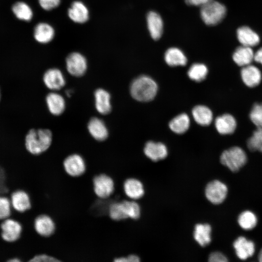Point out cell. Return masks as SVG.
<instances>
[{
  "label": "cell",
  "mask_w": 262,
  "mask_h": 262,
  "mask_svg": "<svg viewBox=\"0 0 262 262\" xmlns=\"http://www.w3.org/2000/svg\"><path fill=\"white\" fill-rule=\"evenodd\" d=\"M158 86L153 79L146 75L135 78L130 86V93L135 100L147 102L152 100L156 95Z\"/></svg>",
  "instance_id": "6da1fadb"
},
{
  "label": "cell",
  "mask_w": 262,
  "mask_h": 262,
  "mask_svg": "<svg viewBox=\"0 0 262 262\" xmlns=\"http://www.w3.org/2000/svg\"><path fill=\"white\" fill-rule=\"evenodd\" d=\"M52 137V133L49 130H31L26 136V148L33 155L40 154L49 148Z\"/></svg>",
  "instance_id": "7a4b0ae2"
},
{
  "label": "cell",
  "mask_w": 262,
  "mask_h": 262,
  "mask_svg": "<svg viewBox=\"0 0 262 262\" xmlns=\"http://www.w3.org/2000/svg\"><path fill=\"white\" fill-rule=\"evenodd\" d=\"M200 14L205 24L214 26L224 18L227 14V8L223 3L212 0L201 6Z\"/></svg>",
  "instance_id": "3957f363"
},
{
  "label": "cell",
  "mask_w": 262,
  "mask_h": 262,
  "mask_svg": "<svg viewBox=\"0 0 262 262\" xmlns=\"http://www.w3.org/2000/svg\"><path fill=\"white\" fill-rule=\"evenodd\" d=\"M220 161L230 171L236 172L246 164L247 156L242 148L234 146L223 151L220 155Z\"/></svg>",
  "instance_id": "277c9868"
},
{
  "label": "cell",
  "mask_w": 262,
  "mask_h": 262,
  "mask_svg": "<svg viewBox=\"0 0 262 262\" xmlns=\"http://www.w3.org/2000/svg\"><path fill=\"white\" fill-rule=\"evenodd\" d=\"M0 235L2 239L7 243H14L19 239L23 227L18 220L9 217L0 223Z\"/></svg>",
  "instance_id": "5b68a950"
},
{
  "label": "cell",
  "mask_w": 262,
  "mask_h": 262,
  "mask_svg": "<svg viewBox=\"0 0 262 262\" xmlns=\"http://www.w3.org/2000/svg\"><path fill=\"white\" fill-rule=\"evenodd\" d=\"M227 194V186L219 180H214L209 182L205 188L206 198L215 205L222 203L226 199Z\"/></svg>",
  "instance_id": "8992f818"
},
{
  "label": "cell",
  "mask_w": 262,
  "mask_h": 262,
  "mask_svg": "<svg viewBox=\"0 0 262 262\" xmlns=\"http://www.w3.org/2000/svg\"><path fill=\"white\" fill-rule=\"evenodd\" d=\"M93 184L95 194L100 198L105 199L109 197L115 190L113 180L104 174L95 176L93 180Z\"/></svg>",
  "instance_id": "52a82bcc"
},
{
  "label": "cell",
  "mask_w": 262,
  "mask_h": 262,
  "mask_svg": "<svg viewBox=\"0 0 262 262\" xmlns=\"http://www.w3.org/2000/svg\"><path fill=\"white\" fill-rule=\"evenodd\" d=\"M66 69L72 76H82L86 71L87 68L86 59L80 53L74 52L69 54L66 59Z\"/></svg>",
  "instance_id": "ba28073f"
},
{
  "label": "cell",
  "mask_w": 262,
  "mask_h": 262,
  "mask_svg": "<svg viewBox=\"0 0 262 262\" xmlns=\"http://www.w3.org/2000/svg\"><path fill=\"white\" fill-rule=\"evenodd\" d=\"M63 165L66 172L71 177H79L85 171L86 164L83 158L77 154H71L64 160Z\"/></svg>",
  "instance_id": "9c48e42d"
},
{
  "label": "cell",
  "mask_w": 262,
  "mask_h": 262,
  "mask_svg": "<svg viewBox=\"0 0 262 262\" xmlns=\"http://www.w3.org/2000/svg\"><path fill=\"white\" fill-rule=\"evenodd\" d=\"M10 199L12 209L17 213H25L31 208L30 197L24 190L18 189L13 191L10 195Z\"/></svg>",
  "instance_id": "30bf717a"
},
{
  "label": "cell",
  "mask_w": 262,
  "mask_h": 262,
  "mask_svg": "<svg viewBox=\"0 0 262 262\" xmlns=\"http://www.w3.org/2000/svg\"><path fill=\"white\" fill-rule=\"evenodd\" d=\"M240 75L244 83L250 88L258 86L262 79L260 70L257 66L251 64L242 67Z\"/></svg>",
  "instance_id": "8fae6325"
},
{
  "label": "cell",
  "mask_w": 262,
  "mask_h": 262,
  "mask_svg": "<svg viewBox=\"0 0 262 262\" xmlns=\"http://www.w3.org/2000/svg\"><path fill=\"white\" fill-rule=\"evenodd\" d=\"M233 246L237 256L242 260L251 257L255 252L254 242L244 236L238 237L233 242Z\"/></svg>",
  "instance_id": "7c38bea8"
},
{
  "label": "cell",
  "mask_w": 262,
  "mask_h": 262,
  "mask_svg": "<svg viewBox=\"0 0 262 262\" xmlns=\"http://www.w3.org/2000/svg\"><path fill=\"white\" fill-rule=\"evenodd\" d=\"M145 155L154 162L165 159L168 155L166 146L162 143L153 141L147 142L144 148Z\"/></svg>",
  "instance_id": "4fadbf2b"
},
{
  "label": "cell",
  "mask_w": 262,
  "mask_h": 262,
  "mask_svg": "<svg viewBox=\"0 0 262 262\" xmlns=\"http://www.w3.org/2000/svg\"><path fill=\"white\" fill-rule=\"evenodd\" d=\"M214 124L218 132L222 135L232 134L237 127L235 117L229 114H224L217 117Z\"/></svg>",
  "instance_id": "5bb4252c"
},
{
  "label": "cell",
  "mask_w": 262,
  "mask_h": 262,
  "mask_svg": "<svg viewBox=\"0 0 262 262\" xmlns=\"http://www.w3.org/2000/svg\"><path fill=\"white\" fill-rule=\"evenodd\" d=\"M33 226L35 231L43 237L50 236L55 229V225L53 219L46 214L38 216L34 221Z\"/></svg>",
  "instance_id": "9a60e30c"
},
{
  "label": "cell",
  "mask_w": 262,
  "mask_h": 262,
  "mask_svg": "<svg viewBox=\"0 0 262 262\" xmlns=\"http://www.w3.org/2000/svg\"><path fill=\"white\" fill-rule=\"evenodd\" d=\"M43 81L48 88L53 90L61 89L66 83L63 73L57 68H50L46 71L43 76Z\"/></svg>",
  "instance_id": "2e32d148"
},
{
  "label": "cell",
  "mask_w": 262,
  "mask_h": 262,
  "mask_svg": "<svg viewBox=\"0 0 262 262\" xmlns=\"http://www.w3.org/2000/svg\"><path fill=\"white\" fill-rule=\"evenodd\" d=\"M147 26L151 37L154 40L161 38L163 32L164 23L160 15L150 11L147 15Z\"/></svg>",
  "instance_id": "e0dca14e"
},
{
  "label": "cell",
  "mask_w": 262,
  "mask_h": 262,
  "mask_svg": "<svg viewBox=\"0 0 262 262\" xmlns=\"http://www.w3.org/2000/svg\"><path fill=\"white\" fill-rule=\"evenodd\" d=\"M68 16L73 22L82 24L88 20L89 13L87 7L83 2L75 1L68 10Z\"/></svg>",
  "instance_id": "ac0fdd59"
},
{
  "label": "cell",
  "mask_w": 262,
  "mask_h": 262,
  "mask_svg": "<svg viewBox=\"0 0 262 262\" xmlns=\"http://www.w3.org/2000/svg\"><path fill=\"white\" fill-rule=\"evenodd\" d=\"M123 189L126 195L132 200L141 198L145 194L142 182L135 178L126 180L123 183Z\"/></svg>",
  "instance_id": "d6986e66"
},
{
  "label": "cell",
  "mask_w": 262,
  "mask_h": 262,
  "mask_svg": "<svg viewBox=\"0 0 262 262\" xmlns=\"http://www.w3.org/2000/svg\"><path fill=\"white\" fill-rule=\"evenodd\" d=\"M236 35L239 42L243 46L252 48L257 46L260 41L259 35L248 26L239 27L237 30Z\"/></svg>",
  "instance_id": "ffe728a7"
},
{
  "label": "cell",
  "mask_w": 262,
  "mask_h": 262,
  "mask_svg": "<svg viewBox=\"0 0 262 262\" xmlns=\"http://www.w3.org/2000/svg\"><path fill=\"white\" fill-rule=\"evenodd\" d=\"M212 227L208 223H197L194 227L193 237L196 242L201 246L205 247L212 241Z\"/></svg>",
  "instance_id": "44dd1931"
},
{
  "label": "cell",
  "mask_w": 262,
  "mask_h": 262,
  "mask_svg": "<svg viewBox=\"0 0 262 262\" xmlns=\"http://www.w3.org/2000/svg\"><path fill=\"white\" fill-rule=\"evenodd\" d=\"M254 54L251 47L242 45L234 51L232 59L237 65L243 67L251 64L254 60Z\"/></svg>",
  "instance_id": "7402d4cb"
},
{
  "label": "cell",
  "mask_w": 262,
  "mask_h": 262,
  "mask_svg": "<svg viewBox=\"0 0 262 262\" xmlns=\"http://www.w3.org/2000/svg\"><path fill=\"white\" fill-rule=\"evenodd\" d=\"M95 106L98 113L102 115H107L111 111V96L108 92L104 89H97L94 94Z\"/></svg>",
  "instance_id": "603a6c76"
},
{
  "label": "cell",
  "mask_w": 262,
  "mask_h": 262,
  "mask_svg": "<svg viewBox=\"0 0 262 262\" xmlns=\"http://www.w3.org/2000/svg\"><path fill=\"white\" fill-rule=\"evenodd\" d=\"M87 128L91 136L98 141H103L108 136V131L104 122L97 117H93L89 121Z\"/></svg>",
  "instance_id": "cb8c5ba5"
},
{
  "label": "cell",
  "mask_w": 262,
  "mask_h": 262,
  "mask_svg": "<svg viewBox=\"0 0 262 262\" xmlns=\"http://www.w3.org/2000/svg\"><path fill=\"white\" fill-rule=\"evenodd\" d=\"M55 34L53 28L46 22L37 24L34 29L33 35L36 41L46 44L51 41Z\"/></svg>",
  "instance_id": "d4e9b609"
},
{
  "label": "cell",
  "mask_w": 262,
  "mask_h": 262,
  "mask_svg": "<svg viewBox=\"0 0 262 262\" xmlns=\"http://www.w3.org/2000/svg\"><path fill=\"white\" fill-rule=\"evenodd\" d=\"M164 60L170 66H184L187 62V59L183 52L176 47L169 48L164 53Z\"/></svg>",
  "instance_id": "484cf974"
},
{
  "label": "cell",
  "mask_w": 262,
  "mask_h": 262,
  "mask_svg": "<svg viewBox=\"0 0 262 262\" xmlns=\"http://www.w3.org/2000/svg\"><path fill=\"white\" fill-rule=\"evenodd\" d=\"M192 113L195 121L201 126H208L213 121L212 111L206 106L199 105L195 106Z\"/></svg>",
  "instance_id": "4316f807"
},
{
  "label": "cell",
  "mask_w": 262,
  "mask_h": 262,
  "mask_svg": "<svg viewBox=\"0 0 262 262\" xmlns=\"http://www.w3.org/2000/svg\"><path fill=\"white\" fill-rule=\"evenodd\" d=\"M46 100L48 109L52 115H60L64 111L65 101L61 95L56 93H49Z\"/></svg>",
  "instance_id": "83f0119b"
},
{
  "label": "cell",
  "mask_w": 262,
  "mask_h": 262,
  "mask_svg": "<svg viewBox=\"0 0 262 262\" xmlns=\"http://www.w3.org/2000/svg\"><path fill=\"white\" fill-rule=\"evenodd\" d=\"M190 119L186 114L179 115L173 118L169 123L170 130L177 134L186 132L190 126Z\"/></svg>",
  "instance_id": "f1b7e54d"
},
{
  "label": "cell",
  "mask_w": 262,
  "mask_h": 262,
  "mask_svg": "<svg viewBox=\"0 0 262 262\" xmlns=\"http://www.w3.org/2000/svg\"><path fill=\"white\" fill-rule=\"evenodd\" d=\"M12 11L19 19L29 21L33 18V12L30 6L26 3L19 1L12 6Z\"/></svg>",
  "instance_id": "f546056e"
},
{
  "label": "cell",
  "mask_w": 262,
  "mask_h": 262,
  "mask_svg": "<svg viewBox=\"0 0 262 262\" xmlns=\"http://www.w3.org/2000/svg\"><path fill=\"white\" fill-rule=\"evenodd\" d=\"M238 222L243 229L248 230L256 227L258 219L255 214L251 211H245L239 214Z\"/></svg>",
  "instance_id": "4dcf8cb0"
},
{
  "label": "cell",
  "mask_w": 262,
  "mask_h": 262,
  "mask_svg": "<svg viewBox=\"0 0 262 262\" xmlns=\"http://www.w3.org/2000/svg\"><path fill=\"white\" fill-rule=\"evenodd\" d=\"M208 73L207 66L201 63L193 64L188 70V76L190 79L196 82H201L204 80Z\"/></svg>",
  "instance_id": "1f68e13d"
},
{
  "label": "cell",
  "mask_w": 262,
  "mask_h": 262,
  "mask_svg": "<svg viewBox=\"0 0 262 262\" xmlns=\"http://www.w3.org/2000/svg\"><path fill=\"white\" fill-rule=\"evenodd\" d=\"M122 202L127 218L138 219L141 216V208L139 204L134 200H124Z\"/></svg>",
  "instance_id": "d6a6232c"
},
{
  "label": "cell",
  "mask_w": 262,
  "mask_h": 262,
  "mask_svg": "<svg viewBox=\"0 0 262 262\" xmlns=\"http://www.w3.org/2000/svg\"><path fill=\"white\" fill-rule=\"evenodd\" d=\"M246 144L249 150L262 153V128H256L248 139Z\"/></svg>",
  "instance_id": "836d02e7"
},
{
  "label": "cell",
  "mask_w": 262,
  "mask_h": 262,
  "mask_svg": "<svg viewBox=\"0 0 262 262\" xmlns=\"http://www.w3.org/2000/svg\"><path fill=\"white\" fill-rule=\"evenodd\" d=\"M108 213L110 218L115 221H120L128 218L121 201L111 204L109 207Z\"/></svg>",
  "instance_id": "e575fe53"
},
{
  "label": "cell",
  "mask_w": 262,
  "mask_h": 262,
  "mask_svg": "<svg viewBox=\"0 0 262 262\" xmlns=\"http://www.w3.org/2000/svg\"><path fill=\"white\" fill-rule=\"evenodd\" d=\"M249 116L256 128H262V102L256 103L253 105Z\"/></svg>",
  "instance_id": "d590c367"
},
{
  "label": "cell",
  "mask_w": 262,
  "mask_h": 262,
  "mask_svg": "<svg viewBox=\"0 0 262 262\" xmlns=\"http://www.w3.org/2000/svg\"><path fill=\"white\" fill-rule=\"evenodd\" d=\"M12 212L10 198L6 196L0 195V221L10 217Z\"/></svg>",
  "instance_id": "8d00e7d4"
},
{
  "label": "cell",
  "mask_w": 262,
  "mask_h": 262,
  "mask_svg": "<svg viewBox=\"0 0 262 262\" xmlns=\"http://www.w3.org/2000/svg\"><path fill=\"white\" fill-rule=\"evenodd\" d=\"M40 6L45 10H52L60 4L61 0H38Z\"/></svg>",
  "instance_id": "74e56055"
},
{
  "label": "cell",
  "mask_w": 262,
  "mask_h": 262,
  "mask_svg": "<svg viewBox=\"0 0 262 262\" xmlns=\"http://www.w3.org/2000/svg\"><path fill=\"white\" fill-rule=\"evenodd\" d=\"M60 261L55 258L46 254L36 255L32 257L29 262H57Z\"/></svg>",
  "instance_id": "f35d334b"
},
{
  "label": "cell",
  "mask_w": 262,
  "mask_h": 262,
  "mask_svg": "<svg viewBox=\"0 0 262 262\" xmlns=\"http://www.w3.org/2000/svg\"><path fill=\"white\" fill-rule=\"evenodd\" d=\"M228 261L227 258L219 251L211 253L208 257V261L210 262H226Z\"/></svg>",
  "instance_id": "ab89813d"
},
{
  "label": "cell",
  "mask_w": 262,
  "mask_h": 262,
  "mask_svg": "<svg viewBox=\"0 0 262 262\" xmlns=\"http://www.w3.org/2000/svg\"><path fill=\"white\" fill-rule=\"evenodd\" d=\"M114 261L116 262H139L140 259L135 254H131L127 257H122L115 258Z\"/></svg>",
  "instance_id": "60d3db41"
},
{
  "label": "cell",
  "mask_w": 262,
  "mask_h": 262,
  "mask_svg": "<svg viewBox=\"0 0 262 262\" xmlns=\"http://www.w3.org/2000/svg\"><path fill=\"white\" fill-rule=\"evenodd\" d=\"M189 5L201 6L212 0H184Z\"/></svg>",
  "instance_id": "b9f144b4"
},
{
  "label": "cell",
  "mask_w": 262,
  "mask_h": 262,
  "mask_svg": "<svg viewBox=\"0 0 262 262\" xmlns=\"http://www.w3.org/2000/svg\"><path fill=\"white\" fill-rule=\"evenodd\" d=\"M254 60L262 65V47L255 53Z\"/></svg>",
  "instance_id": "7bdbcfd3"
},
{
  "label": "cell",
  "mask_w": 262,
  "mask_h": 262,
  "mask_svg": "<svg viewBox=\"0 0 262 262\" xmlns=\"http://www.w3.org/2000/svg\"><path fill=\"white\" fill-rule=\"evenodd\" d=\"M258 259L260 262H262V248L261 249L259 253Z\"/></svg>",
  "instance_id": "ee69618b"
},
{
  "label": "cell",
  "mask_w": 262,
  "mask_h": 262,
  "mask_svg": "<svg viewBox=\"0 0 262 262\" xmlns=\"http://www.w3.org/2000/svg\"><path fill=\"white\" fill-rule=\"evenodd\" d=\"M72 90H67L66 91V95L68 97H69L71 95V94L72 93Z\"/></svg>",
  "instance_id": "f6af8a7d"
}]
</instances>
